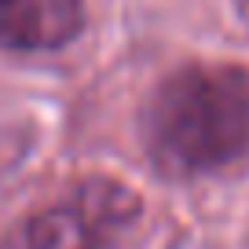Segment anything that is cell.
I'll return each mask as SVG.
<instances>
[{
    "mask_svg": "<svg viewBox=\"0 0 249 249\" xmlns=\"http://www.w3.org/2000/svg\"><path fill=\"white\" fill-rule=\"evenodd\" d=\"M150 165L169 179L220 176L249 158V66L187 62L172 70L140 117Z\"/></svg>",
    "mask_w": 249,
    "mask_h": 249,
    "instance_id": "obj_1",
    "label": "cell"
},
{
    "mask_svg": "<svg viewBox=\"0 0 249 249\" xmlns=\"http://www.w3.org/2000/svg\"><path fill=\"white\" fill-rule=\"evenodd\" d=\"M140 216V195L121 179L88 176L59 202L15 220L0 249H107Z\"/></svg>",
    "mask_w": 249,
    "mask_h": 249,
    "instance_id": "obj_2",
    "label": "cell"
},
{
    "mask_svg": "<svg viewBox=\"0 0 249 249\" xmlns=\"http://www.w3.org/2000/svg\"><path fill=\"white\" fill-rule=\"evenodd\" d=\"M85 30V0H0V48L59 52Z\"/></svg>",
    "mask_w": 249,
    "mask_h": 249,
    "instance_id": "obj_3",
    "label": "cell"
},
{
    "mask_svg": "<svg viewBox=\"0 0 249 249\" xmlns=\"http://www.w3.org/2000/svg\"><path fill=\"white\" fill-rule=\"evenodd\" d=\"M231 8L238 11V18H242V22L249 26V0H231Z\"/></svg>",
    "mask_w": 249,
    "mask_h": 249,
    "instance_id": "obj_4",
    "label": "cell"
}]
</instances>
